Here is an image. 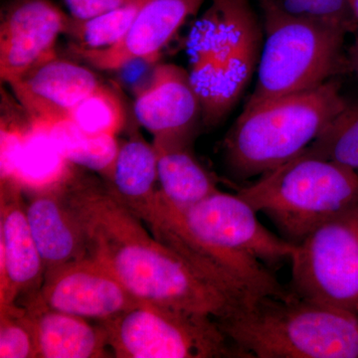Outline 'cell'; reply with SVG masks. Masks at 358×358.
<instances>
[{"mask_svg": "<svg viewBox=\"0 0 358 358\" xmlns=\"http://www.w3.org/2000/svg\"><path fill=\"white\" fill-rule=\"evenodd\" d=\"M63 192L76 214L88 256L102 263L138 300L209 315L239 308L185 258L148 232L107 185L71 174Z\"/></svg>", "mask_w": 358, "mask_h": 358, "instance_id": "obj_1", "label": "cell"}, {"mask_svg": "<svg viewBox=\"0 0 358 358\" xmlns=\"http://www.w3.org/2000/svg\"><path fill=\"white\" fill-rule=\"evenodd\" d=\"M216 320L241 358H358V315L291 291Z\"/></svg>", "mask_w": 358, "mask_h": 358, "instance_id": "obj_2", "label": "cell"}, {"mask_svg": "<svg viewBox=\"0 0 358 358\" xmlns=\"http://www.w3.org/2000/svg\"><path fill=\"white\" fill-rule=\"evenodd\" d=\"M348 102L333 78L308 91L246 105L224 141L231 173L261 176L298 157Z\"/></svg>", "mask_w": 358, "mask_h": 358, "instance_id": "obj_3", "label": "cell"}, {"mask_svg": "<svg viewBox=\"0 0 358 358\" xmlns=\"http://www.w3.org/2000/svg\"><path fill=\"white\" fill-rule=\"evenodd\" d=\"M260 24L250 0H212L192 34L189 76L205 124L234 107L260 61Z\"/></svg>", "mask_w": 358, "mask_h": 358, "instance_id": "obj_4", "label": "cell"}, {"mask_svg": "<svg viewBox=\"0 0 358 358\" xmlns=\"http://www.w3.org/2000/svg\"><path fill=\"white\" fill-rule=\"evenodd\" d=\"M265 41L253 94L246 105L317 88L345 66L348 30L287 13L275 0H258Z\"/></svg>", "mask_w": 358, "mask_h": 358, "instance_id": "obj_5", "label": "cell"}, {"mask_svg": "<svg viewBox=\"0 0 358 358\" xmlns=\"http://www.w3.org/2000/svg\"><path fill=\"white\" fill-rule=\"evenodd\" d=\"M237 194L262 212L289 243H300L320 224L358 201V173L301 152Z\"/></svg>", "mask_w": 358, "mask_h": 358, "instance_id": "obj_6", "label": "cell"}, {"mask_svg": "<svg viewBox=\"0 0 358 358\" xmlns=\"http://www.w3.org/2000/svg\"><path fill=\"white\" fill-rule=\"evenodd\" d=\"M101 324L117 358H241L217 320L182 308L141 301Z\"/></svg>", "mask_w": 358, "mask_h": 358, "instance_id": "obj_7", "label": "cell"}, {"mask_svg": "<svg viewBox=\"0 0 358 358\" xmlns=\"http://www.w3.org/2000/svg\"><path fill=\"white\" fill-rule=\"evenodd\" d=\"M289 291L358 315V201L294 246Z\"/></svg>", "mask_w": 358, "mask_h": 358, "instance_id": "obj_8", "label": "cell"}, {"mask_svg": "<svg viewBox=\"0 0 358 358\" xmlns=\"http://www.w3.org/2000/svg\"><path fill=\"white\" fill-rule=\"evenodd\" d=\"M71 16L51 0H13L2 11L0 24V77L6 84L49 59L66 34Z\"/></svg>", "mask_w": 358, "mask_h": 358, "instance_id": "obj_9", "label": "cell"}, {"mask_svg": "<svg viewBox=\"0 0 358 358\" xmlns=\"http://www.w3.org/2000/svg\"><path fill=\"white\" fill-rule=\"evenodd\" d=\"M17 176H1L0 185V308L14 307L18 296H38L45 268L35 243Z\"/></svg>", "mask_w": 358, "mask_h": 358, "instance_id": "obj_10", "label": "cell"}, {"mask_svg": "<svg viewBox=\"0 0 358 358\" xmlns=\"http://www.w3.org/2000/svg\"><path fill=\"white\" fill-rule=\"evenodd\" d=\"M38 298L53 310L100 322L141 303L109 268L89 256L47 275Z\"/></svg>", "mask_w": 358, "mask_h": 358, "instance_id": "obj_11", "label": "cell"}, {"mask_svg": "<svg viewBox=\"0 0 358 358\" xmlns=\"http://www.w3.org/2000/svg\"><path fill=\"white\" fill-rule=\"evenodd\" d=\"M134 113L154 141L188 143L202 114L189 73L174 64L157 65L136 95Z\"/></svg>", "mask_w": 358, "mask_h": 358, "instance_id": "obj_12", "label": "cell"}, {"mask_svg": "<svg viewBox=\"0 0 358 358\" xmlns=\"http://www.w3.org/2000/svg\"><path fill=\"white\" fill-rule=\"evenodd\" d=\"M203 2L204 0H150L117 43L102 49L74 51L88 64L106 71L121 69L136 60H155Z\"/></svg>", "mask_w": 358, "mask_h": 358, "instance_id": "obj_13", "label": "cell"}, {"mask_svg": "<svg viewBox=\"0 0 358 358\" xmlns=\"http://www.w3.org/2000/svg\"><path fill=\"white\" fill-rule=\"evenodd\" d=\"M101 85L89 68L55 56L9 86L29 117L53 121L69 117L78 103Z\"/></svg>", "mask_w": 358, "mask_h": 358, "instance_id": "obj_14", "label": "cell"}, {"mask_svg": "<svg viewBox=\"0 0 358 358\" xmlns=\"http://www.w3.org/2000/svg\"><path fill=\"white\" fill-rule=\"evenodd\" d=\"M63 181L30 187L26 202L28 223L43 261L45 277L66 264L88 257L83 227L66 199Z\"/></svg>", "mask_w": 358, "mask_h": 358, "instance_id": "obj_15", "label": "cell"}, {"mask_svg": "<svg viewBox=\"0 0 358 358\" xmlns=\"http://www.w3.org/2000/svg\"><path fill=\"white\" fill-rule=\"evenodd\" d=\"M31 324L37 358L110 357L107 333L87 319L53 310L38 296L25 308Z\"/></svg>", "mask_w": 358, "mask_h": 358, "instance_id": "obj_16", "label": "cell"}, {"mask_svg": "<svg viewBox=\"0 0 358 358\" xmlns=\"http://www.w3.org/2000/svg\"><path fill=\"white\" fill-rule=\"evenodd\" d=\"M110 192L134 215L145 221L150 215L159 187L157 155L150 145L134 133L120 145L112 171L106 178Z\"/></svg>", "mask_w": 358, "mask_h": 358, "instance_id": "obj_17", "label": "cell"}, {"mask_svg": "<svg viewBox=\"0 0 358 358\" xmlns=\"http://www.w3.org/2000/svg\"><path fill=\"white\" fill-rule=\"evenodd\" d=\"M157 155L159 192L186 209L217 192V182L188 150V143H152Z\"/></svg>", "mask_w": 358, "mask_h": 358, "instance_id": "obj_18", "label": "cell"}, {"mask_svg": "<svg viewBox=\"0 0 358 358\" xmlns=\"http://www.w3.org/2000/svg\"><path fill=\"white\" fill-rule=\"evenodd\" d=\"M38 121L48 129L52 138L68 162L96 171L103 178L109 176L120 148L115 136L86 133L69 117Z\"/></svg>", "mask_w": 358, "mask_h": 358, "instance_id": "obj_19", "label": "cell"}, {"mask_svg": "<svg viewBox=\"0 0 358 358\" xmlns=\"http://www.w3.org/2000/svg\"><path fill=\"white\" fill-rule=\"evenodd\" d=\"M150 0H128L112 10L90 18L71 16L67 33L78 45L74 49H102L112 46L128 32L138 13Z\"/></svg>", "mask_w": 358, "mask_h": 358, "instance_id": "obj_20", "label": "cell"}, {"mask_svg": "<svg viewBox=\"0 0 358 358\" xmlns=\"http://www.w3.org/2000/svg\"><path fill=\"white\" fill-rule=\"evenodd\" d=\"M303 154L358 171V103L348 102Z\"/></svg>", "mask_w": 358, "mask_h": 358, "instance_id": "obj_21", "label": "cell"}, {"mask_svg": "<svg viewBox=\"0 0 358 358\" xmlns=\"http://www.w3.org/2000/svg\"><path fill=\"white\" fill-rule=\"evenodd\" d=\"M68 117L86 133L115 136L126 124L127 113L117 92L102 84L78 103Z\"/></svg>", "mask_w": 358, "mask_h": 358, "instance_id": "obj_22", "label": "cell"}, {"mask_svg": "<svg viewBox=\"0 0 358 358\" xmlns=\"http://www.w3.org/2000/svg\"><path fill=\"white\" fill-rule=\"evenodd\" d=\"M35 357L34 334L25 308H0V358Z\"/></svg>", "mask_w": 358, "mask_h": 358, "instance_id": "obj_23", "label": "cell"}, {"mask_svg": "<svg viewBox=\"0 0 358 358\" xmlns=\"http://www.w3.org/2000/svg\"><path fill=\"white\" fill-rule=\"evenodd\" d=\"M287 13L327 21L341 26L348 32L358 28L348 0H275Z\"/></svg>", "mask_w": 358, "mask_h": 358, "instance_id": "obj_24", "label": "cell"}, {"mask_svg": "<svg viewBox=\"0 0 358 358\" xmlns=\"http://www.w3.org/2000/svg\"><path fill=\"white\" fill-rule=\"evenodd\" d=\"M128 0H66L71 16L77 20H90L122 6Z\"/></svg>", "mask_w": 358, "mask_h": 358, "instance_id": "obj_25", "label": "cell"}, {"mask_svg": "<svg viewBox=\"0 0 358 358\" xmlns=\"http://www.w3.org/2000/svg\"><path fill=\"white\" fill-rule=\"evenodd\" d=\"M350 64L352 70L358 75V39L355 44H353L352 50L350 54Z\"/></svg>", "mask_w": 358, "mask_h": 358, "instance_id": "obj_26", "label": "cell"}, {"mask_svg": "<svg viewBox=\"0 0 358 358\" xmlns=\"http://www.w3.org/2000/svg\"><path fill=\"white\" fill-rule=\"evenodd\" d=\"M348 2H350L352 13L358 21V0H348Z\"/></svg>", "mask_w": 358, "mask_h": 358, "instance_id": "obj_27", "label": "cell"}]
</instances>
